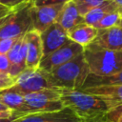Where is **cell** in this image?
Returning a JSON list of instances; mask_svg holds the SVG:
<instances>
[{"instance_id":"11","label":"cell","mask_w":122,"mask_h":122,"mask_svg":"<svg viewBox=\"0 0 122 122\" xmlns=\"http://www.w3.org/2000/svg\"><path fill=\"white\" fill-rule=\"evenodd\" d=\"M26 52H27V46H26V36L25 34L20 36L12 48L7 53V57L10 61V71L9 74L16 78L26 68Z\"/></svg>"},{"instance_id":"17","label":"cell","mask_w":122,"mask_h":122,"mask_svg":"<svg viewBox=\"0 0 122 122\" xmlns=\"http://www.w3.org/2000/svg\"><path fill=\"white\" fill-rule=\"evenodd\" d=\"M0 102L11 111L18 112L23 114L30 113L25 103L24 95L10 88L0 92Z\"/></svg>"},{"instance_id":"28","label":"cell","mask_w":122,"mask_h":122,"mask_svg":"<svg viewBox=\"0 0 122 122\" xmlns=\"http://www.w3.org/2000/svg\"><path fill=\"white\" fill-rule=\"evenodd\" d=\"M11 11H12V10H11ZM11 11H10V12H11ZM10 12L9 14H7L6 16H3V17L0 18V29L3 27V25H4V24L7 22V20L9 19V16H10Z\"/></svg>"},{"instance_id":"12","label":"cell","mask_w":122,"mask_h":122,"mask_svg":"<svg viewBox=\"0 0 122 122\" xmlns=\"http://www.w3.org/2000/svg\"><path fill=\"white\" fill-rule=\"evenodd\" d=\"M85 92L96 95L104 99L112 110V112L122 109V85L97 86L81 89Z\"/></svg>"},{"instance_id":"19","label":"cell","mask_w":122,"mask_h":122,"mask_svg":"<svg viewBox=\"0 0 122 122\" xmlns=\"http://www.w3.org/2000/svg\"><path fill=\"white\" fill-rule=\"evenodd\" d=\"M113 85H122V71L109 76H97L93 74H89L84 86L81 89L89 88V87L113 86Z\"/></svg>"},{"instance_id":"30","label":"cell","mask_w":122,"mask_h":122,"mask_svg":"<svg viewBox=\"0 0 122 122\" xmlns=\"http://www.w3.org/2000/svg\"><path fill=\"white\" fill-rule=\"evenodd\" d=\"M112 1L118 8H122V0H111Z\"/></svg>"},{"instance_id":"33","label":"cell","mask_w":122,"mask_h":122,"mask_svg":"<svg viewBox=\"0 0 122 122\" xmlns=\"http://www.w3.org/2000/svg\"><path fill=\"white\" fill-rule=\"evenodd\" d=\"M119 9V10H120V12H121V14H122V8H118Z\"/></svg>"},{"instance_id":"16","label":"cell","mask_w":122,"mask_h":122,"mask_svg":"<svg viewBox=\"0 0 122 122\" xmlns=\"http://www.w3.org/2000/svg\"><path fill=\"white\" fill-rule=\"evenodd\" d=\"M67 34L71 41L86 48L94 40L97 34V30L93 26L81 23L67 31Z\"/></svg>"},{"instance_id":"5","label":"cell","mask_w":122,"mask_h":122,"mask_svg":"<svg viewBox=\"0 0 122 122\" xmlns=\"http://www.w3.org/2000/svg\"><path fill=\"white\" fill-rule=\"evenodd\" d=\"M25 103L30 113L49 112L63 110L58 88H48L24 95Z\"/></svg>"},{"instance_id":"7","label":"cell","mask_w":122,"mask_h":122,"mask_svg":"<svg viewBox=\"0 0 122 122\" xmlns=\"http://www.w3.org/2000/svg\"><path fill=\"white\" fill-rule=\"evenodd\" d=\"M83 51V47L69 40L62 47L43 57L40 62L39 69L43 70L46 72H51L55 68L67 63L68 61L74 58L76 55L82 53Z\"/></svg>"},{"instance_id":"20","label":"cell","mask_w":122,"mask_h":122,"mask_svg":"<svg viewBox=\"0 0 122 122\" xmlns=\"http://www.w3.org/2000/svg\"><path fill=\"white\" fill-rule=\"evenodd\" d=\"M119 26H122V14L119 9H117L113 11L107 13L93 27L96 30H101V29H108V28H113Z\"/></svg>"},{"instance_id":"18","label":"cell","mask_w":122,"mask_h":122,"mask_svg":"<svg viewBox=\"0 0 122 122\" xmlns=\"http://www.w3.org/2000/svg\"><path fill=\"white\" fill-rule=\"evenodd\" d=\"M118 7L111 0H106L105 2H103L101 5L92 9L91 10H89L84 16V23L91 25V26H94L97 22H99L107 13L113 11L115 10H117Z\"/></svg>"},{"instance_id":"32","label":"cell","mask_w":122,"mask_h":122,"mask_svg":"<svg viewBox=\"0 0 122 122\" xmlns=\"http://www.w3.org/2000/svg\"><path fill=\"white\" fill-rule=\"evenodd\" d=\"M93 122H108V121H107V118H106V119H103V120H98V121H93Z\"/></svg>"},{"instance_id":"26","label":"cell","mask_w":122,"mask_h":122,"mask_svg":"<svg viewBox=\"0 0 122 122\" xmlns=\"http://www.w3.org/2000/svg\"><path fill=\"white\" fill-rule=\"evenodd\" d=\"M10 71V61L7 54H0V72L9 73Z\"/></svg>"},{"instance_id":"27","label":"cell","mask_w":122,"mask_h":122,"mask_svg":"<svg viewBox=\"0 0 122 122\" xmlns=\"http://www.w3.org/2000/svg\"><path fill=\"white\" fill-rule=\"evenodd\" d=\"M11 10H10V9H9V8H7V7H5V6H3V5L0 4V18L3 17V16H6Z\"/></svg>"},{"instance_id":"6","label":"cell","mask_w":122,"mask_h":122,"mask_svg":"<svg viewBox=\"0 0 122 122\" xmlns=\"http://www.w3.org/2000/svg\"><path fill=\"white\" fill-rule=\"evenodd\" d=\"M53 87L46 71L41 69H26L16 78L15 83L10 89L22 93L23 95Z\"/></svg>"},{"instance_id":"13","label":"cell","mask_w":122,"mask_h":122,"mask_svg":"<svg viewBox=\"0 0 122 122\" xmlns=\"http://www.w3.org/2000/svg\"><path fill=\"white\" fill-rule=\"evenodd\" d=\"M26 68L38 69L43 58V44L38 31L31 30L26 34Z\"/></svg>"},{"instance_id":"24","label":"cell","mask_w":122,"mask_h":122,"mask_svg":"<svg viewBox=\"0 0 122 122\" xmlns=\"http://www.w3.org/2000/svg\"><path fill=\"white\" fill-rule=\"evenodd\" d=\"M30 1H31V0H0V4L10 9V10H13L16 7H18L22 4L28 3Z\"/></svg>"},{"instance_id":"4","label":"cell","mask_w":122,"mask_h":122,"mask_svg":"<svg viewBox=\"0 0 122 122\" xmlns=\"http://www.w3.org/2000/svg\"><path fill=\"white\" fill-rule=\"evenodd\" d=\"M31 6V1H30L12 10L9 19L0 29V39L20 37L32 30Z\"/></svg>"},{"instance_id":"21","label":"cell","mask_w":122,"mask_h":122,"mask_svg":"<svg viewBox=\"0 0 122 122\" xmlns=\"http://www.w3.org/2000/svg\"><path fill=\"white\" fill-rule=\"evenodd\" d=\"M106 0H73L82 16H84L89 10L101 5Z\"/></svg>"},{"instance_id":"22","label":"cell","mask_w":122,"mask_h":122,"mask_svg":"<svg viewBox=\"0 0 122 122\" xmlns=\"http://www.w3.org/2000/svg\"><path fill=\"white\" fill-rule=\"evenodd\" d=\"M15 83V78L11 77L9 73L0 72V92L12 87Z\"/></svg>"},{"instance_id":"10","label":"cell","mask_w":122,"mask_h":122,"mask_svg":"<svg viewBox=\"0 0 122 122\" xmlns=\"http://www.w3.org/2000/svg\"><path fill=\"white\" fill-rule=\"evenodd\" d=\"M13 122H82L70 109L64 108L57 112H36L23 115Z\"/></svg>"},{"instance_id":"25","label":"cell","mask_w":122,"mask_h":122,"mask_svg":"<svg viewBox=\"0 0 122 122\" xmlns=\"http://www.w3.org/2000/svg\"><path fill=\"white\" fill-rule=\"evenodd\" d=\"M71 0H31L33 6H45V5H56V4H65Z\"/></svg>"},{"instance_id":"1","label":"cell","mask_w":122,"mask_h":122,"mask_svg":"<svg viewBox=\"0 0 122 122\" xmlns=\"http://www.w3.org/2000/svg\"><path fill=\"white\" fill-rule=\"evenodd\" d=\"M59 89L60 100L82 122H93L106 119L112 112L108 103L93 94L80 90Z\"/></svg>"},{"instance_id":"15","label":"cell","mask_w":122,"mask_h":122,"mask_svg":"<svg viewBox=\"0 0 122 122\" xmlns=\"http://www.w3.org/2000/svg\"><path fill=\"white\" fill-rule=\"evenodd\" d=\"M56 23H58L66 31H69L73 27L84 23L83 16L80 14L73 0L68 1L63 5Z\"/></svg>"},{"instance_id":"3","label":"cell","mask_w":122,"mask_h":122,"mask_svg":"<svg viewBox=\"0 0 122 122\" xmlns=\"http://www.w3.org/2000/svg\"><path fill=\"white\" fill-rule=\"evenodd\" d=\"M83 54L90 74L109 76L122 71V51L105 50L90 44L84 48Z\"/></svg>"},{"instance_id":"14","label":"cell","mask_w":122,"mask_h":122,"mask_svg":"<svg viewBox=\"0 0 122 122\" xmlns=\"http://www.w3.org/2000/svg\"><path fill=\"white\" fill-rule=\"evenodd\" d=\"M92 45L112 51H122V26L97 30Z\"/></svg>"},{"instance_id":"23","label":"cell","mask_w":122,"mask_h":122,"mask_svg":"<svg viewBox=\"0 0 122 122\" xmlns=\"http://www.w3.org/2000/svg\"><path fill=\"white\" fill-rule=\"evenodd\" d=\"M19 37L16 38H3L0 39V54H7L12 48Z\"/></svg>"},{"instance_id":"8","label":"cell","mask_w":122,"mask_h":122,"mask_svg":"<svg viewBox=\"0 0 122 122\" xmlns=\"http://www.w3.org/2000/svg\"><path fill=\"white\" fill-rule=\"evenodd\" d=\"M64 4L31 6L30 16L32 21V30L41 33L51 25L56 22Z\"/></svg>"},{"instance_id":"31","label":"cell","mask_w":122,"mask_h":122,"mask_svg":"<svg viewBox=\"0 0 122 122\" xmlns=\"http://www.w3.org/2000/svg\"><path fill=\"white\" fill-rule=\"evenodd\" d=\"M15 118H6V119H0V122H13Z\"/></svg>"},{"instance_id":"9","label":"cell","mask_w":122,"mask_h":122,"mask_svg":"<svg viewBox=\"0 0 122 122\" xmlns=\"http://www.w3.org/2000/svg\"><path fill=\"white\" fill-rule=\"evenodd\" d=\"M40 35L43 44V57L56 51L70 40L67 31L56 22L42 31Z\"/></svg>"},{"instance_id":"29","label":"cell","mask_w":122,"mask_h":122,"mask_svg":"<svg viewBox=\"0 0 122 122\" xmlns=\"http://www.w3.org/2000/svg\"><path fill=\"white\" fill-rule=\"evenodd\" d=\"M114 122H122V109L119 110V112H117L116 118L114 119Z\"/></svg>"},{"instance_id":"2","label":"cell","mask_w":122,"mask_h":122,"mask_svg":"<svg viewBox=\"0 0 122 122\" xmlns=\"http://www.w3.org/2000/svg\"><path fill=\"white\" fill-rule=\"evenodd\" d=\"M47 74L55 88L80 90L90 74V70L82 52Z\"/></svg>"}]
</instances>
